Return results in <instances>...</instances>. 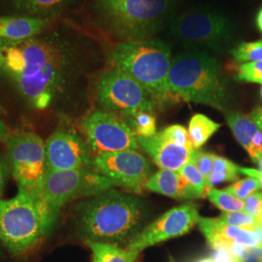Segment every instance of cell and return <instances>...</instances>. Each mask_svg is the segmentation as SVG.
Returning a JSON list of instances; mask_svg holds the SVG:
<instances>
[{
	"instance_id": "1",
	"label": "cell",
	"mask_w": 262,
	"mask_h": 262,
	"mask_svg": "<svg viewBox=\"0 0 262 262\" xmlns=\"http://www.w3.org/2000/svg\"><path fill=\"white\" fill-rule=\"evenodd\" d=\"M3 70L32 107L45 110L64 93L79 63V52L60 31L3 48Z\"/></svg>"
},
{
	"instance_id": "2",
	"label": "cell",
	"mask_w": 262,
	"mask_h": 262,
	"mask_svg": "<svg viewBox=\"0 0 262 262\" xmlns=\"http://www.w3.org/2000/svg\"><path fill=\"white\" fill-rule=\"evenodd\" d=\"M145 217L141 199L114 187L86 198L75 208L76 225L84 241L127 247L140 233Z\"/></svg>"
},
{
	"instance_id": "3",
	"label": "cell",
	"mask_w": 262,
	"mask_h": 262,
	"mask_svg": "<svg viewBox=\"0 0 262 262\" xmlns=\"http://www.w3.org/2000/svg\"><path fill=\"white\" fill-rule=\"evenodd\" d=\"M169 84L176 96L225 111L229 94L225 77L215 57L207 53L187 51L172 59Z\"/></svg>"
},
{
	"instance_id": "4",
	"label": "cell",
	"mask_w": 262,
	"mask_h": 262,
	"mask_svg": "<svg viewBox=\"0 0 262 262\" xmlns=\"http://www.w3.org/2000/svg\"><path fill=\"white\" fill-rule=\"evenodd\" d=\"M56 221L43 201L19 187L17 195L0 200V242L14 256L35 250Z\"/></svg>"
},
{
	"instance_id": "5",
	"label": "cell",
	"mask_w": 262,
	"mask_h": 262,
	"mask_svg": "<svg viewBox=\"0 0 262 262\" xmlns=\"http://www.w3.org/2000/svg\"><path fill=\"white\" fill-rule=\"evenodd\" d=\"M112 61L116 68L137 81L156 102L167 103L176 96L169 84L171 50L163 41H123L114 48Z\"/></svg>"
},
{
	"instance_id": "6",
	"label": "cell",
	"mask_w": 262,
	"mask_h": 262,
	"mask_svg": "<svg viewBox=\"0 0 262 262\" xmlns=\"http://www.w3.org/2000/svg\"><path fill=\"white\" fill-rule=\"evenodd\" d=\"M176 0H96L108 28L125 41L155 35L172 19Z\"/></svg>"
},
{
	"instance_id": "7",
	"label": "cell",
	"mask_w": 262,
	"mask_h": 262,
	"mask_svg": "<svg viewBox=\"0 0 262 262\" xmlns=\"http://www.w3.org/2000/svg\"><path fill=\"white\" fill-rule=\"evenodd\" d=\"M169 23L171 37L187 51L221 52L233 36L230 19L214 10H190L173 17Z\"/></svg>"
},
{
	"instance_id": "8",
	"label": "cell",
	"mask_w": 262,
	"mask_h": 262,
	"mask_svg": "<svg viewBox=\"0 0 262 262\" xmlns=\"http://www.w3.org/2000/svg\"><path fill=\"white\" fill-rule=\"evenodd\" d=\"M118 183L92 169L64 171H46L40 198L56 221L61 208L68 202L83 197L94 196L113 187Z\"/></svg>"
},
{
	"instance_id": "9",
	"label": "cell",
	"mask_w": 262,
	"mask_h": 262,
	"mask_svg": "<svg viewBox=\"0 0 262 262\" xmlns=\"http://www.w3.org/2000/svg\"><path fill=\"white\" fill-rule=\"evenodd\" d=\"M4 141L12 176L19 187L41 200V187L47 171L45 142L33 132L9 133Z\"/></svg>"
},
{
	"instance_id": "10",
	"label": "cell",
	"mask_w": 262,
	"mask_h": 262,
	"mask_svg": "<svg viewBox=\"0 0 262 262\" xmlns=\"http://www.w3.org/2000/svg\"><path fill=\"white\" fill-rule=\"evenodd\" d=\"M97 101L103 110L122 118L139 112L154 114L156 106L155 99L137 81L116 67L100 77Z\"/></svg>"
},
{
	"instance_id": "11",
	"label": "cell",
	"mask_w": 262,
	"mask_h": 262,
	"mask_svg": "<svg viewBox=\"0 0 262 262\" xmlns=\"http://www.w3.org/2000/svg\"><path fill=\"white\" fill-rule=\"evenodd\" d=\"M89 149L95 156L104 152L138 150L137 136L121 116L105 110L89 114L81 124Z\"/></svg>"
},
{
	"instance_id": "12",
	"label": "cell",
	"mask_w": 262,
	"mask_h": 262,
	"mask_svg": "<svg viewBox=\"0 0 262 262\" xmlns=\"http://www.w3.org/2000/svg\"><path fill=\"white\" fill-rule=\"evenodd\" d=\"M94 168L120 187L134 192H140L145 188L152 172L149 159L133 150L97 155L94 158Z\"/></svg>"
},
{
	"instance_id": "13",
	"label": "cell",
	"mask_w": 262,
	"mask_h": 262,
	"mask_svg": "<svg viewBox=\"0 0 262 262\" xmlns=\"http://www.w3.org/2000/svg\"><path fill=\"white\" fill-rule=\"evenodd\" d=\"M49 171L94 168V158L84 138L70 126H58L45 142Z\"/></svg>"
},
{
	"instance_id": "14",
	"label": "cell",
	"mask_w": 262,
	"mask_h": 262,
	"mask_svg": "<svg viewBox=\"0 0 262 262\" xmlns=\"http://www.w3.org/2000/svg\"><path fill=\"white\" fill-rule=\"evenodd\" d=\"M198 219V208L194 203L172 208L143 228L126 249L140 253L149 247L186 234L197 225Z\"/></svg>"
},
{
	"instance_id": "15",
	"label": "cell",
	"mask_w": 262,
	"mask_h": 262,
	"mask_svg": "<svg viewBox=\"0 0 262 262\" xmlns=\"http://www.w3.org/2000/svg\"><path fill=\"white\" fill-rule=\"evenodd\" d=\"M139 148L144 150L160 169L178 171L196 156L195 149H189L163 139L157 132L151 137H137Z\"/></svg>"
},
{
	"instance_id": "16",
	"label": "cell",
	"mask_w": 262,
	"mask_h": 262,
	"mask_svg": "<svg viewBox=\"0 0 262 262\" xmlns=\"http://www.w3.org/2000/svg\"><path fill=\"white\" fill-rule=\"evenodd\" d=\"M197 225L213 250L229 249L233 244L246 247L261 246L259 236L254 231L226 225L220 217L199 216Z\"/></svg>"
},
{
	"instance_id": "17",
	"label": "cell",
	"mask_w": 262,
	"mask_h": 262,
	"mask_svg": "<svg viewBox=\"0 0 262 262\" xmlns=\"http://www.w3.org/2000/svg\"><path fill=\"white\" fill-rule=\"evenodd\" d=\"M50 19L28 16L0 17V49L18 45L42 34L50 25Z\"/></svg>"
},
{
	"instance_id": "18",
	"label": "cell",
	"mask_w": 262,
	"mask_h": 262,
	"mask_svg": "<svg viewBox=\"0 0 262 262\" xmlns=\"http://www.w3.org/2000/svg\"><path fill=\"white\" fill-rule=\"evenodd\" d=\"M145 188L165 196L180 200H191L201 198L193 187L178 171L160 169L151 175L145 185Z\"/></svg>"
},
{
	"instance_id": "19",
	"label": "cell",
	"mask_w": 262,
	"mask_h": 262,
	"mask_svg": "<svg viewBox=\"0 0 262 262\" xmlns=\"http://www.w3.org/2000/svg\"><path fill=\"white\" fill-rule=\"evenodd\" d=\"M78 0H12L13 7L24 16L50 19L61 15Z\"/></svg>"
},
{
	"instance_id": "20",
	"label": "cell",
	"mask_w": 262,
	"mask_h": 262,
	"mask_svg": "<svg viewBox=\"0 0 262 262\" xmlns=\"http://www.w3.org/2000/svg\"><path fill=\"white\" fill-rule=\"evenodd\" d=\"M225 119L228 126L232 130L235 139L250 155L252 151L253 142L260 129L251 120L250 116L236 111L225 114Z\"/></svg>"
},
{
	"instance_id": "21",
	"label": "cell",
	"mask_w": 262,
	"mask_h": 262,
	"mask_svg": "<svg viewBox=\"0 0 262 262\" xmlns=\"http://www.w3.org/2000/svg\"><path fill=\"white\" fill-rule=\"evenodd\" d=\"M84 242L93 253L92 262H135L140 254L126 248L123 249L117 244L91 240H85Z\"/></svg>"
},
{
	"instance_id": "22",
	"label": "cell",
	"mask_w": 262,
	"mask_h": 262,
	"mask_svg": "<svg viewBox=\"0 0 262 262\" xmlns=\"http://www.w3.org/2000/svg\"><path fill=\"white\" fill-rule=\"evenodd\" d=\"M221 124L212 121L203 114H195L189 121L188 134L192 148L198 150L203 147L216 131Z\"/></svg>"
},
{
	"instance_id": "23",
	"label": "cell",
	"mask_w": 262,
	"mask_h": 262,
	"mask_svg": "<svg viewBox=\"0 0 262 262\" xmlns=\"http://www.w3.org/2000/svg\"><path fill=\"white\" fill-rule=\"evenodd\" d=\"M239 166L229 159L215 156L213 170L209 179V187L213 188L215 185L235 182L239 180Z\"/></svg>"
},
{
	"instance_id": "24",
	"label": "cell",
	"mask_w": 262,
	"mask_h": 262,
	"mask_svg": "<svg viewBox=\"0 0 262 262\" xmlns=\"http://www.w3.org/2000/svg\"><path fill=\"white\" fill-rule=\"evenodd\" d=\"M123 119L137 137H151L157 134V120L151 113L139 112Z\"/></svg>"
},
{
	"instance_id": "25",
	"label": "cell",
	"mask_w": 262,
	"mask_h": 262,
	"mask_svg": "<svg viewBox=\"0 0 262 262\" xmlns=\"http://www.w3.org/2000/svg\"><path fill=\"white\" fill-rule=\"evenodd\" d=\"M206 196L216 208L225 212H239L244 210V200L234 196L225 189L210 188Z\"/></svg>"
},
{
	"instance_id": "26",
	"label": "cell",
	"mask_w": 262,
	"mask_h": 262,
	"mask_svg": "<svg viewBox=\"0 0 262 262\" xmlns=\"http://www.w3.org/2000/svg\"><path fill=\"white\" fill-rule=\"evenodd\" d=\"M230 54L241 64L262 61V40L240 43L230 51Z\"/></svg>"
},
{
	"instance_id": "27",
	"label": "cell",
	"mask_w": 262,
	"mask_h": 262,
	"mask_svg": "<svg viewBox=\"0 0 262 262\" xmlns=\"http://www.w3.org/2000/svg\"><path fill=\"white\" fill-rule=\"evenodd\" d=\"M178 172L186 178L201 197L206 196L207 191L210 189V187L205 178L192 162L187 163L185 166L178 170Z\"/></svg>"
},
{
	"instance_id": "28",
	"label": "cell",
	"mask_w": 262,
	"mask_h": 262,
	"mask_svg": "<svg viewBox=\"0 0 262 262\" xmlns=\"http://www.w3.org/2000/svg\"><path fill=\"white\" fill-rule=\"evenodd\" d=\"M220 219L226 225L252 230V231L257 225L261 224L256 219H254L253 216L247 214L244 211L225 212L221 215Z\"/></svg>"
},
{
	"instance_id": "29",
	"label": "cell",
	"mask_w": 262,
	"mask_h": 262,
	"mask_svg": "<svg viewBox=\"0 0 262 262\" xmlns=\"http://www.w3.org/2000/svg\"><path fill=\"white\" fill-rule=\"evenodd\" d=\"M160 137H162L163 139L172 142L174 144H177L180 146L189 148V149H193L192 148V144L189 138V134L187 128L183 125L180 124H172L169 125L167 127H165L164 129L158 132Z\"/></svg>"
},
{
	"instance_id": "30",
	"label": "cell",
	"mask_w": 262,
	"mask_h": 262,
	"mask_svg": "<svg viewBox=\"0 0 262 262\" xmlns=\"http://www.w3.org/2000/svg\"><path fill=\"white\" fill-rule=\"evenodd\" d=\"M260 188H261L260 183L256 179L248 177V178L236 181L232 185L226 187L225 190H227L228 192H230L237 198L245 200L247 197L258 191Z\"/></svg>"
},
{
	"instance_id": "31",
	"label": "cell",
	"mask_w": 262,
	"mask_h": 262,
	"mask_svg": "<svg viewBox=\"0 0 262 262\" xmlns=\"http://www.w3.org/2000/svg\"><path fill=\"white\" fill-rule=\"evenodd\" d=\"M237 79L242 82L262 84V61L241 64L238 69Z\"/></svg>"
},
{
	"instance_id": "32",
	"label": "cell",
	"mask_w": 262,
	"mask_h": 262,
	"mask_svg": "<svg viewBox=\"0 0 262 262\" xmlns=\"http://www.w3.org/2000/svg\"><path fill=\"white\" fill-rule=\"evenodd\" d=\"M241 262H262V246L246 247L233 244L228 249Z\"/></svg>"
},
{
	"instance_id": "33",
	"label": "cell",
	"mask_w": 262,
	"mask_h": 262,
	"mask_svg": "<svg viewBox=\"0 0 262 262\" xmlns=\"http://www.w3.org/2000/svg\"><path fill=\"white\" fill-rule=\"evenodd\" d=\"M215 155L210 154V152H205L201 150H197L196 156L193 159L192 163L196 166L199 172L202 174V176L206 180L207 184L209 186V179L211 172L213 170V165H214V159Z\"/></svg>"
},
{
	"instance_id": "34",
	"label": "cell",
	"mask_w": 262,
	"mask_h": 262,
	"mask_svg": "<svg viewBox=\"0 0 262 262\" xmlns=\"http://www.w3.org/2000/svg\"><path fill=\"white\" fill-rule=\"evenodd\" d=\"M244 212L262 224V192L256 191L244 200Z\"/></svg>"
},
{
	"instance_id": "35",
	"label": "cell",
	"mask_w": 262,
	"mask_h": 262,
	"mask_svg": "<svg viewBox=\"0 0 262 262\" xmlns=\"http://www.w3.org/2000/svg\"><path fill=\"white\" fill-rule=\"evenodd\" d=\"M210 258L213 260V262H241L234 253L225 248L213 250V253L211 254Z\"/></svg>"
},
{
	"instance_id": "36",
	"label": "cell",
	"mask_w": 262,
	"mask_h": 262,
	"mask_svg": "<svg viewBox=\"0 0 262 262\" xmlns=\"http://www.w3.org/2000/svg\"><path fill=\"white\" fill-rule=\"evenodd\" d=\"M10 173H11V171H10L7 159L0 156V200H1V197L3 194L5 186H6V183L9 178Z\"/></svg>"
},
{
	"instance_id": "37",
	"label": "cell",
	"mask_w": 262,
	"mask_h": 262,
	"mask_svg": "<svg viewBox=\"0 0 262 262\" xmlns=\"http://www.w3.org/2000/svg\"><path fill=\"white\" fill-rule=\"evenodd\" d=\"M239 173L247 175L249 177L256 179L259 183L262 188V172L258 169L246 168V167H239Z\"/></svg>"
},
{
	"instance_id": "38",
	"label": "cell",
	"mask_w": 262,
	"mask_h": 262,
	"mask_svg": "<svg viewBox=\"0 0 262 262\" xmlns=\"http://www.w3.org/2000/svg\"><path fill=\"white\" fill-rule=\"evenodd\" d=\"M250 118L257 127L262 131V106L255 107L252 113L250 114Z\"/></svg>"
},
{
	"instance_id": "39",
	"label": "cell",
	"mask_w": 262,
	"mask_h": 262,
	"mask_svg": "<svg viewBox=\"0 0 262 262\" xmlns=\"http://www.w3.org/2000/svg\"><path fill=\"white\" fill-rule=\"evenodd\" d=\"M8 129H7V126L6 124L4 123V122L2 120H0V141L5 140L6 137L8 136Z\"/></svg>"
},
{
	"instance_id": "40",
	"label": "cell",
	"mask_w": 262,
	"mask_h": 262,
	"mask_svg": "<svg viewBox=\"0 0 262 262\" xmlns=\"http://www.w3.org/2000/svg\"><path fill=\"white\" fill-rule=\"evenodd\" d=\"M256 26L258 29L260 30V32L262 33V7L261 9L258 11L257 13V16H256Z\"/></svg>"
},
{
	"instance_id": "41",
	"label": "cell",
	"mask_w": 262,
	"mask_h": 262,
	"mask_svg": "<svg viewBox=\"0 0 262 262\" xmlns=\"http://www.w3.org/2000/svg\"><path fill=\"white\" fill-rule=\"evenodd\" d=\"M253 231H254L256 234L259 236V239H260L262 246V224H259V225H257V226L253 229Z\"/></svg>"
},
{
	"instance_id": "42",
	"label": "cell",
	"mask_w": 262,
	"mask_h": 262,
	"mask_svg": "<svg viewBox=\"0 0 262 262\" xmlns=\"http://www.w3.org/2000/svg\"><path fill=\"white\" fill-rule=\"evenodd\" d=\"M4 66V55H3V50L0 49V70L3 69Z\"/></svg>"
},
{
	"instance_id": "43",
	"label": "cell",
	"mask_w": 262,
	"mask_h": 262,
	"mask_svg": "<svg viewBox=\"0 0 262 262\" xmlns=\"http://www.w3.org/2000/svg\"><path fill=\"white\" fill-rule=\"evenodd\" d=\"M256 164L258 165V167L259 169L258 170H260L262 172V154L257 158V160H256Z\"/></svg>"
},
{
	"instance_id": "44",
	"label": "cell",
	"mask_w": 262,
	"mask_h": 262,
	"mask_svg": "<svg viewBox=\"0 0 262 262\" xmlns=\"http://www.w3.org/2000/svg\"><path fill=\"white\" fill-rule=\"evenodd\" d=\"M195 262H213V260L210 257H204V258H200Z\"/></svg>"
},
{
	"instance_id": "45",
	"label": "cell",
	"mask_w": 262,
	"mask_h": 262,
	"mask_svg": "<svg viewBox=\"0 0 262 262\" xmlns=\"http://www.w3.org/2000/svg\"><path fill=\"white\" fill-rule=\"evenodd\" d=\"M260 97H261V99H262V84H261V88H260Z\"/></svg>"
}]
</instances>
